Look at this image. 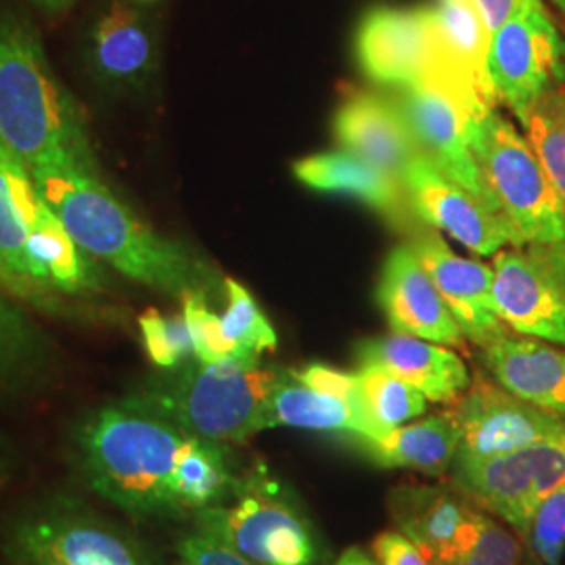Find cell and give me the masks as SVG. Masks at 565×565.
<instances>
[{
  "label": "cell",
  "mask_w": 565,
  "mask_h": 565,
  "mask_svg": "<svg viewBox=\"0 0 565 565\" xmlns=\"http://www.w3.org/2000/svg\"><path fill=\"white\" fill-rule=\"evenodd\" d=\"M42 200L82 249L124 277L184 298L210 291L216 273L184 245L153 231L99 179L95 160L65 158L32 168Z\"/></svg>",
  "instance_id": "1"
},
{
  "label": "cell",
  "mask_w": 565,
  "mask_h": 565,
  "mask_svg": "<svg viewBox=\"0 0 565 565\" xmlns=\"http://www.w3.org/2000/svg\"><path fill=\"white\" fill-rule=\"evenodd\" d=\"M203 438L124 398L76 429L82 476L107 503L135 518L193 513L186 465Z\"/></svg>",
  "instance_id": "2"
},
{
  "label": "cell",
  "mask_w": 565,
  "mask_h": 565,
  "mask_svg": "<svg viewBox=\"0 0 565 565\" xmlns=\"http://www.w3.org/2000/svg\"><path fill=\"white\" fill-rule=\"evenodd\" d=\"M0 142L30 170L93 160L81 105L51 70L39 32L13 15L0 20Z\"/></svg>",
  "instance_id": "3"
},
{
  "label": "cell",
  "mask_w": 565,
  "mask_h": 565,
  "mask_svg": "<svg viewBox=\"0 0 565 565\" xmlns=\"http://www.w3.org/2000/svg\"><path fill=\"white\" fill-rule=\"evenodd\" d=\"M279 369L258 361L184 364L170 377L151 380L128 401L184 431L214 443H245L260 434L264 403Z\"/></svg>",
  "instance_id": "4"
},
{
  "label": "cell",
  "mask_w": 565,
  "mask_h": 565,
  "mask_svg": "<svg viewBox=\"0 0 565 565\" xmlns=\"http://www.w3.org/2000/svg\"><path fill=\"white\" fill-rule=\"evenodd\" d=\"M480 179L515 245L565 239V210L527 137L501 111L465 124Z\"/></svg>",
  "instance_id": "5"
},
{
  "label": "cell",
  "mask_w": 565,
  "mask_h": 565,
  "mask_svg": "<svg viewBox=\"0 0 565 565\" xmlns=\"http://www.w3.org/2000/svg\"><path fill=\"white\" fill-rule=\"evenodd\" d=\"M235 503L195 513L203 532L218 536L256 565H310L317 548L302 515L277 492L263 467L235 480Z\"/></svg>",
  "instance_id": "6"
},
{
  "label": "cell",
  "mask_w": 565,
  "mask_h": 565,
  "mask_svg": "<svg viewBox=\"0 0 565 565\" xmlns=\"http://www.w3.org/2000/svg\"><path fill=\"white\" fill-rule=\"evenodd\" d=\"M7 565H147L139 546L99 515L67 503L25 513L2 541Z\"/></svg>",
  "instance_id": "7"
},
{
  "label": "cell",
  "mask_w": 565,
  "mask_h": 565,
  "mask_svg": "<svg viewBox=\"0 0 565 565\" xmlns=\"http://www.w3.org/2000/svg\"><path fill=\"white\" fill-rule=\"evenodd\" d=\"M450 471L465 499L527 539L536 511L565 482V440L525 446L482 461H455Z\"/></svg>",
  "instance_id": "8"
},
{
  "label": "cell",
  "mask_w": 565,
  "mask_h": 565,
  "mask_svg": "<svg viewBox=\"0 0 565 565\" xmlns=\"http://www.w3.org/2000/svg\"><path fill=\"white\" fill-rule=\"evenodd\" d=\"M486 74L494 103L509 107L520 121L548 90L565 86V39L543 0L490 36Z\"/></svg>",
  "instance_id": "9"
},
{
  "label": "cell",
  "mask_w": 565,
  "mask_h": 565,
  "mask_svg": "<svg viewBox=\"0 0 565 565\" xmlns=\"http://www.w3.org/2000/svg\"><path fill=\"white\" fill-rule=\"evenodd\" d=\"M492 298L518 335L565 348V239L511 245L494 254Z\"/></svg>",
  "instance_id": "10"
},
{
  "label": "cell",
  "mask_w": 565,
  "mask_h": 565,
  "mask_svg": "<svg viewBox=\"0 0 565 565\" xmlns=\"http://www.w3.org/2000/svg\"><path fill=\"white\" fill-rule=\"evenodd\" d=\"M446 413L459 431L455 461H482L525 446L565 440V415L527 403L482 375H476Z\"/></svg>",
  "instance_id": "11"
},
{
  "label": "cell",
  "mask_w": 565,
  "mask_h": 565,
  "mask_svg": "<svg viewBox=\"0 0 565 565\" xmlns=\"http://www.w3.org/2000/svg\"><path fill=\"white\" fill-rule=\"evenodd\" d=\"M401 181L408 207L427 226L445 231L471 252L494 256L505 245H515L503 221L422 151L404 168Z\"/></svg>",
  "instance_id": "12"
},
{
  "label": "cell",
  "mask_w": 565,
  "mask_h": 565,
  "mask_svg": "<svg viewBox=\"0 0 565 565\" xmlns=\"http://www.w3.org/2000/svg\"><path fill=\"white\" fill-rule=\"evenodd\" d=\"M408 245L467 340L486 348L511 333L492 298V266L455 254L438 233L427 228H419Z\"/></svg>",
  "instance_id": "13"
},
{
  "label": "cell",
  "mask_w": 565,
  "mask_h": 565,
  "mask_svg": "<svg viewBox=\"0 0 565 565\" xmlns=\"http://www.w3.org/2000/svg\"><path fill=\"white\" fill-rule=\"evenodd\" d=\"M394 103L401 109L419 151L436 163L446 177L459 182L494 216H499L467 145V118L459 105L427 86H404Z\"/></svg>",
  "instance_id": "14"
},
{
  "label": "cell",
  "mask_w": 565,
  "mask_h": 565,
  "mask_svg": "<svg viewBox=\"0 0 565 565\" xmlns=\"http://www.w3.org/2000/svg\"><path fill=\"white\" fill-rule=\"evenodd\" d=\"M377 302L394 333L446 345H463L467 340L408 243L390 252Z\"/></svg>",
  "instance_id": "15"
},
{
  "label": "cell",
  "mask_w": 565,
  "mask_h": 565,
  "mask_svg": "<svg viewBox=\"0 0 565 565\" xmlns=\"http://www.w3.org/2000/svg\"><path fill=\"white\" fill-rule=\"evenodd\" d=\"M356 60L371 81L385 86H417L429 57V25L424 9L377 7L356 30Z\"/></svg>",
  "instance_id": "16"
},
{
  "label": "cell",
  "mask_w": 565,
  "mask_h": 565,
  "mask_svg": "<svg viewBox=\"0 0 565 565\" xmlns=\"http://www.w3.org/2000/svg\"><path fill=\"white\" fill-rule=\"evenodd\" d=\"M41 202L30 166L0 142V285L28 302L51 308L53 298L34 279L28 258Z\"/></svg>",
  "instance_id": "17"
},
{
  "label": "cell",
  "mask_w": 565,
  "mask_h": 565,
  "mask_svg": "<svg viewBox=\"0 0 565 565\" xmlns=\"http://www.w3.org/2000/svg\"><path fill=\"white\" fill-rule=\"evenodd\" d=\"M356 361L361 369L385 373L417 387L431 403H452L471 384L463 361L438 343L392 333L359 343Z\"/></svg>",
  "instance_id": "18"
},
{
  "label": "cell",
  "mask_w": 565,
  "mask_h": 565,
  "mask_svg": "<svg viewBox=\"0 0 565 565\" xmlns=\"http://www.w3.org/2000/svg\"><path fill=\"white\" fill-rule=\"evenodd\" d=\"M335 137L345 151L380 166L398 181L419 153L396 103L366 90H356L342 103L335 114Z\"/></svg>",
  "instance_id": "19"
},
{
  "label": "cell",
  "mask_w": 565,
  "mask_h": 565,
  "mask_svg": "<svg viewBox=\"0 0 565 565\" xmlns=\"http://www.w3.org/2000/svg\"><path fill=\"white\" fill-rule=\"evenodd\" d=\"M480 361L497 384L551 413L565 415V348L509 333L480 348Z\"/></svg>",
  "instance_id": "20"
},
{
  "label": "cell",
  "mask_w": 565,
  "mask_h": 565,
  "mask_svg": "<svg viewBox=\"0 0 565 565\" xmlns=\"http://www.w3.org/2000/svg\"><path fill=\"white\" fill-rule=\"evenodd\" d=\"M273 427L342 431L359 440H380L387 434L364 406L308 387L296 377L294 369H279L277 382L264 403L260 429Z\"/></svg>",
  "instance_id": "21"
},
{
  "label": "cell",
  "mask_w": 565,
  "mask_h": 565,
  "mask_svg": "<svg viewBox=\"0 0 565 565\" xmlns=\"http://www.w3.org/2000/svg\"><path fill=\"white\" fill-rule=\"evenodd\" d=\"M390 513L406 539L427 557L463 548L473 503L440 486H401L387 499Z\"/></svg>",
  "instance_id": "22"
},
{
  "label": "cell",
  "mask_w": 565,
  "mask_h": 565,
  "mask_svg": "<svg viewBox=\"0 0 565 565\" xmlns=\"http://www.w3.org/2000/svg\"><path fill=\"white\" fill-rule=\"evenodd\" d=\"M298 181L327 193H343L382 212L392 223H406L408 202L403 182L352 151H327L294 163Z\"/></svg>",
  "instance_id": "23"
},
{
  "label": "cell",
  "mask_w": 565,
  "mask_h": 565,
  "mask_svg": "<svg viewBox=\"0 0 565 565\" xmlns=\"http://www.w3.org/2000/svg\"><path fill=\"white\" fill-rule=\"evenodd\" d=\"M60 216L42 200L36 223L28 239V258L34 279L49 296L61 291L78 296L99 287V275Z\"/></svg>",
  "instance_id": "24"
},
{
  "label": "cell",
  "mask_w": 565,
  "mask_h": 565,
  "mask_svg": "<svg viewBox=\"0 0 565 565\" xmlns=\"http://www.w3.org/2000/svg\"><path fill=\"white\" fill-rule=\"evenodd\" d=\"M359 443L366 457L380 467L445 476L459 452V431L450 415L443 413L419 424L394 427L380 440Z\"/></svg>",
  "instance_id": "25"
},
{
  "label": "cell",
  "mask_w": 565,
  "mask_h": 565,
  "mask_svg": "<svg viewBox=\"0 0 565 565\" xmlns=\"http://www.w3.org/2000/svg\"><path fill=\"white\" fill-rule=\"evenodd\" d=\"M90 60L99 78L109 84H137L153 67V41L139 11L114 2L97 21Z\"/></svg>",
  "instance_id": "26"
},
{
  "label": "cell",
  "mask_w": 565,
  "mask_h": 565,
  "mask_svg": "<svg viewBox=\"0 0 565 565\" xmlns=\"http://www.w3.org/2000/svg\"><path fill=\"white\" fill-rule=\"evenodd\" d=\"M46 364V335L23 310L0 294V387L30 382Z\"/></svg>",
  "instance_id": "27"
},
{
  "label": "cell",
  "mask_w": 565,
  "mask_h": 565,
  "mask_svg": "<svg viewBox=\"0 0 565 565\" xmlns=\"http://www.w3.org/2000/svg\"><path fill=\"white\" fill-rule=\"evenodd\" d=\"M522 124L565 210V86L543 95Z\"/></svg>",
  "instance_id": "28"
},
{
  "label": "cell",
  "mask_w": 565,
  "mask_h": 565,
  "mask_svg": "<svg viewBox=\"0 0 565 565\" xmlns=\"http://www.w3.org/2000/svg\"><path fill=\"white\" fill-rule=\"evenodd\" d=\"M224 294L226 308L221 321L237 359L258 361L264 352H273L277 348V333L252 294L235 279H224Z\"/></svg>",
  "instance_id": "29"
},
{
  "label": "cell",
  "mask_w": 565,
  "mask_h": 565,
  "mask_svg": "<svg viewBox=\"0 0 565 565\" xmlns=\"http://www.w3.org/2000/svg\"><path fill=\"white\" fill-rule=\"evenodd\" d=\"M356 380L366 413L387 431L424 415L427 411V398L417 387L382 369H361L356 373Z\"/></svg>",
  "instance_id": "30"
},
{
  "label": "cell",
  "mask_w": 565,
  "mask_h": 565,
  "mask_svg": "<svg viewBox=\"0 0 565 565\" xmlns=\"http://www.w3.org/2000/svg\"><path fill=\"white\" fill-rule=\"evenodd\" d=\"M463 553L469 565H522L520 539L476 505L469 513Z\"/></svg>",
  "instance_id": "31"
},
{
  "label": "cell",
  "mask_w": 565,
  "mask_h": 565,
  "mask_svg": "<svg viewBox=\"0 0 565 565\" xmlns=\"http://www.w3.org/2000/svg\"><path fill=\"white\" fill-rule=\"evenodd\" d=\"M142 345L158 369H179L193 356V342L184 317H163L158 308H147L139 317Z\"/></svg>",
  "instance_id": "32"
},
{
  "label": "cell",
  "mask_w": 565,
  "mask_h": 565,
  "mask_svg": "<svg viewBox=\"0 0 565 565\" xmlns=\"http://www.w3.org/2000/svg\"><path fill=\"white\" fill-rule=\"evenodd\" d=\"M182 317L189 327L195 361L205 364L242 361L224 335L221 317L210 308L205 291H191L182 298Z\"/></svg>",
  "instance_id": "33"
},
{
  "label": "cell",
  "mask_w": 565,
  "mask_h": 565,
  "mask_svg": "<svg viewBox=\"0 0 565 565\" xmlns=\"http://www.w3.org/2000/svg\"><path fill=\"white\" fill-rule=\"evenodd\" d=\"M543 565H562L565 553V482L546 497L527 536Z\"/></svg>",
  "instance_id": "34"
},
{
  "label": "cell",
  "mask_w": 565,
  "mask_h": 565,
  "mask_svg": "<svg viewBox=\"0 0 565 565\" xmlns=\"http://www.w3.org/2000/svg\"><path fill=\"white\" fill-rule=\"evenodd\" d=\"M177 551L179 565H256L237 548L226 545L218 536L203 532L200 527L182 536Z\"/></svg>",
  "instance_id": "35"
},
{
  "label": "cell",
  "mask_w": 565,
  "mask_h": 565,
  "mask_svg": "<svg viewBox=\"0 0 565 565\" xmlns=\"http://www.w3.org/2000/svg\"><path fill=\"white\" fill-rule=\"evenodd\" d=\"M294 373L302 384L312 387V390H319V392L329 394V396L342 398L345 403L364 406L356 373H343V371L324 366V364H308V366L298 369V371L294 369Z\"/></svg>",
  "instance_id": "36"
},
{
  "label": "cell",
  "mask_w": 565,
  "mask_h": 565,
  "mask_svg": "<svg viewBox=\"0 0 565 565\" xmlns=\"http://www.w3.org/2000/svg\"><path fill=\"white\" fill-rule=\"evenodd\" d=\"M375 559L382 565H431L429 557L403 532L387 530L373 541Z\"/></svg>",
  "instance_id": "37"
},
{
  "label": "cell",
  "mask_w": 565,
  "mask_h": 565,
  "mask_svg": "<svg viewBox=\"0 0 565 565\" xmlns=\"http://www.w3.org/2000/svg\"><path fill=\"white\" fill-rule=\"evenodd\" d=\"M473 2L478 7L480 18L484 21L488 34L492 36L501 25H505L507 21L539 0H473Z\"/></svg>",
  "instance_id": "38"
},
{
  "label": "cell",
  "mask_w": 565,
  "mask_h": 565,
  "mask_svg": "<svg viewBox=\"0 0 565 565\" xmlns=\"http://www.w3.org/2000/svg\"><path fill=\"white\" fill-rule=\"evenodd\" d=\"M335 565H382L377 559H373V557H369L366 553H364L363 548H359V546H350L348 551H343L342 557L338 559V564Z\"/></svg>",
  "instance_id": "39"
},
{
  "label": "cell",
  "mask_w": 565,
  "mask_h": 565,
  "mask_svg": "<svg viewBox=\"0 0 565 565\" xmlns=\"http://www.w3.org/2000/svg\"><path fill=\"white\" fill-rule=\"evenodd\" d=\"M431 565H469L465 559L463 548H457V551H450L445 555H434L429 557Z\"/></svg>",
  "instance_id": "40"
},
{
  "label": "cell",
  "mask_w": 565,
  "mask_h": 565,
  "mask_svg": "<svg viewBox=\"0 0 565 565\" xmlns=\"http://www.w3.org/2000/svg\"><path fill=\"white\" fill-rule=\"evenodd\" d=\"M41 9L49 11V13H61L65 9H70L72 4H76L78 0H34Z\"/></svg>",
  "instance_id": "41"
},
{
  "label": "cell",
  "mask_w": 565,
  "mask_h": 565,
  "mask_svg": "<svg viewBox=\"0 0 565 565\" xmlns=\"http://www.w3.org/2000/svg\"><path fill=\"white\" fill-rule=\"evenodd\" d=\"M551 2H553V7L565 18V0H551Z\"/></svg>",
  "instance_id": "42"
}]
</instances>
